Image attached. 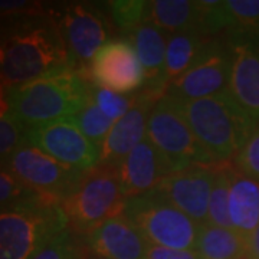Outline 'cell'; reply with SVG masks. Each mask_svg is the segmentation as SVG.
Instances as JSON below:
<instances>
[{"mask_svg": "<svg viewBox=\"0 0 259 259\" xmlns=\"http://www.w3.org/2000/svg\"><path fill=\"white\" fill-rule=\"evenodd\" d=\"M72 68L58 23L29 18L0 39V82L13 88Z\"/></svg>", "mask_w": 259, "mask_h": 259, "instance_id": "cell-1", "label": "cell"}, {"mask_svg": "<svg viewBox=\"0 0 259 259\" xmlns=\"http://www.w3.org/2000/svg\"><path fill=\"white\" fill-rule=\"evenodd\" d=\"M9 114L26 130L75 117L91 100V83L72 68L6 90Z\"/></svg>", "mask_w": 259, "mask_h": 259, "instance_id": "cell-2", "label": "cell"}, {"mask_svg": "<svg viewBox=\"0 0 259 259\" xmlns=\"http://www.w3.org/2000/svg\"><path fill=\"white\" fill-rule=\"evenodd\" d=\"M180 107L194 139L213 166L235 157L258 127L228 90L207 98L180 101Z\"/></svg>", "mask_w": 259, "mask_h": 259, "instance_id": "cell-3", "label": "cell"}, {"mask_svg": "<svg viewBox=\"0 0 259 259\" xmlns=\"http://www.w3.org/2000/svg\"><path fill=\"white\" fill-rule=\"evenodd\" d=\"M68 225L62 204L45 196L2 209L0 259H30Z\"/></svg>", "mask_w": 259, "mask_h": 259, "instance_id": "cell-4", "label": "cell"}, {"mask_svg": "<svg viewBox=\"0 0 259 259\" xmlns=\"http://www.w3.org/2000/svg\"><path fill=\"white\" fill-rule=\"evenodd\" d=\"M121 213L136 225L150 245L196 250L203 225L156 196L146 193L125 199Z\"/></svg>", "mask_w": 259, "mask_h": 259, "instance_id": "cell-5", "label": "cell"}, {"mask_svg": "<svg viewBox=\"0 0 259 259\" xmlns=\"http://www.w3.org/2000/svg\"><path fill=\"white\" fill-rule=\"evenodd\" d=\"M146 137L163 156L171 173L192 166H213L194 139L180 101L167 94L150 112Z\"/></svg>", "mask_w": 259, "mask_h": 259, "instance_id": "cell-6", "label": "cell"}, {"mask_svg": "<svg viewBox=\"0 0 259 259\" xmlns=\"http://www.w3.org/2000/svg\"><path fill=\"white\" fill-rule=\"evenodd\" d=\"M124 202L117 167L98 164L85 173L62 207L75 232L83 235L107 219L121 214Z\"/></svg>", "mask_w": 259, "mask_h": 259, "instance_id": "cell-7", "label": "cell"}, {"mask_svg": "<svg viewBox=\"0 0 259 259\" xmlns=\"http://www.w3.org/2000/svg\"><path fill=\"white\" fill-rule=\"evenodd\" d=\"M5 166L29 189L61 204L74 193L87 173L61 164L28 140L6 160Z\"/></svg>", "mask_w": 259, "mask_h": 259, "instance_id": "cell-8", "label": "cell"}, {"mask_svg": "<svg viewBox=\"0 0 259 259\" xmlns=\"http://www.w3.org/2000/svg\"><path fill=\"white\" fill-rule=\"evenodd\" d=\"M232 49L228 39H207L193 65L167 87L166 94L179 101L207 98L228 90Z\"/></svg>", "mask_w": 259, "mask_h": 259, "instance_id": "cell-9", "label": "cell"}, {"mask_svg": "<svg viewBox=\"0 0 259 259\" xmlns=\"http://www.w3.org/2000/svg\"><path fill=\"white\" fill-rule=\"evenodd\" d=\"M56 23L72 69L83 75L95 54L110 40L108 20L93 3H71L58 16Z\"/></svg>", "mask_w": 259, "mask_h": 259, "instance_id": "cell-10", "label": "cell"}, {"mask_svg": "<svg viewBox=\"0 0 259 259\" xmlns=\"http://www.w3.org/2000/svg\"><path fill=\"white\" fill-rule=\"evenodd\" d=\"M26 140L61 164L82 171L93 170L101 160V148L85 137L72 117L30 127Z\"/></svg>", "mask_w": 259, "mask_h": 259, "instance_id": "cell-11", "label": "cell"}, {"mask_svg": "<svg viewBox=\"0 0 259 259\" xmlns=\"http://www.w3.org/2000/svg\"><path fill=\"white\" fill-rule=\"evenodd\" d=\"M83 78L94 87L118 94L144 88L146 76L136 49L127 37H112L95 54Z\"/></svg>", "mask_w": 259, "mask_h": 259, "instance_id": "cell-12", "label": "cell"}, {"mask_svg": "<svg viewBox=\"0 0 259 259\" xmlns=\"http://www.w3.org/2000/svg\"><path fill=\"white\" fill-rule=\"evenodd\" d=\"M216 168L192 166L164 177L150 194L177 207L199 225H207L209 199Z\"/></svg>", "mask_w": 259, "mask_h": 259, "instance_id": "cell-13", "label": "cell"}, {"mask_svg": "<svg viewBox=\"0 0 259 259\" xmlns=\"http://www.w3.org/2000/svg\"><path fill=\"white\" fill-rule=\"evenodd\" d=\"M232 69L228 91L259 125V37L228 35Z\"/></svg>", "mask_w": 259, "mask_h": 259, "instance_id": "cell-14", "label": "cell"}, {"mask_svg": "<svg viewBox=\"0 0 259 259\" xmlns=\"http://www.w3.org/2000/svg\"><path fill=\"white\" fill-rule=\"evenodd\" d=\"M160 98L161 97L146 90L133 95L131 108L122 118L114 122L102 144L100 164L118 168L131 150L146 139L150 112Z\"/></svg>", "mask_w": 259, "mask_h": 259, "instance_id": "cell-15", "label": "cell"}, {"mask_svg": "<svg viewBox=\"0 0 259 259\" xmlns=\"http://www.w3.org/2000/svg\"><path fill=\"white\" fill-rule=\"evenodd\" d=\"M90 253L107 259H144L148 243L122 213L81 235Z\"/></svg>", "mask_w": 259, "mask_h": 259, "instance_id": "cell-16", "label": "cell"}, {"mask_svg": "<svg viewBox=\"0 0 259 259\" xmlns=\"http://www.w3.org/2000/svg\"><path fill=\"white\" fill-rule=\"evenodd\" d=\"M117 170L125 199L151 192L164 177L171 175L163 156L147 137L131 150Z\"/></svg>", "mask_w": 259, "mask_h": 259, "instance_id": "cell-17", "label": "cell"}, {"mask_svg": "<svg viewBox=\"0 0 259 259\" xmlns=\"http://www.w3.org/2000/svg\"><path fill=\"white\" fill-rule=\"evenodd\" d=\"M136 49L140 62L144 69L146 91L163 97L166 94L167 83L164 79V64L168 33L156 26L153 22H144L136 29L124 33Z\"/></svg>", "mask_w": 259, "mask_h": 259, "instance_id": "cell-18", "label": "cell"}, {"mask_svg": "<svg viewBox=\"0 0 259 259\" xmlns=\"http://www.w3.org/2000/svg\"><path fill=\"white\" fill-rule=\"evenodd\" d=\"M229 219L245 239L259 225V182L229 167Z\"/></svg>", "mask_w": 259, "mask_h": 259, "instance_id": "cell-19", "label": "cell"}, {"mask_svg": "<svg viewBox=\"0 0 259 259\" xmlns=\"http://www.w3.org/2000/svg\"><path fill=\"white\" fill-rule=\"evenodd\" d=\"M148 20L168 35L196 32V2L153 0L148 2Z\"/></svg>", "mask_w": 259, "mask_h": 259, "instance_id": "cell-20", "label": "cell"}, {"mask_svg": "<svg viewBox=\"0 0 259 259\" xmlns=\"http://www.w3.org/2000/svg\"><path fill=\"white\" fill-rule=\"evenodd\" d=\"M196 252L202 259H238L246 253V239L229 228L203 225Z\"/></svg>", "mask_w": 259, "mask_h": 259, "instance_id": "cell-21", "label": "cell"}, {"mask_svg": "<svg viewBox=\"0 0 259 259\" xmlns=\"http://www.w3.org/2000/svg\"><path fill=\"white\" fill-rule=\"evenodd\" d=\"M206 40L207 39L197 32L168 35L164 64V79L167 87L193 65Z\"/></svg>", "mask_w": 259, "mask_h": 259, "instance_id": "cell-22", "label": "cell"}, {"mask_svg": "<svg viewBox=\"0 0 259 259\" xmlns=\"http://www.w3.org/2000/svg\"><path fill=\"white\" fill-rule=\"evenodd\" d=\"M197 22L196 32L206 39L216 36L226 30L228 33L233 29V19L226 2L221 0H197L196 2Z\"/></svg>", "mask_w": 259, "mask_h": 259, "instance_id": "cell-23", "label": "cell"}, {"mask_svg": "<svg viewBox=\"0 0 259 259\" xmlns=\"http://www.w3.org/2000/svg\"><path fill=\"white\" fill-rule=\"evenodd\" d=\"M87 249L81 235L76 236L69 228L58 233L47 242L30 259H88Z\"/></svg>", "mask_w": 259, "mask_h": 259, "instance_id": "cell-24", "label": "cell"}, {"mask_svg": "<svg viewBox=\"0 0 259 259\" xmlns=\"http://www.w3.org/2000/svg\"><path fill=\"white\" fill-rule=\"evenodd\" d=\"M207 223L232 229L229 219V167H218L209 199Z\"/></svg>", "mask_w": 259, "mask_h": 259, "instance_id": "cell-25", "label": "cell"}, {"mask_svg": "<svg viewBox=\"0 0 259 259\" xmlns=\"http://www.w3.org/2000/svg\"><path fill=\"white\" fill-rule=\"evenodd\" d=\"M76 125L85 134V137L94 143L97 147H102L108 133L111 131L115 121L110 120L104 112L95 105L93 98L75 117H72Z\"/></svg>", "mask_w": 259, "mask_h": 259, "instance_id": "cell-26", "label": "cell"}, {"mask_svg": "<svg viewBox=\"0 0 259 259\" xmlns=\"http://www.w3.org/2000/svg\"><path fill=\"white\" fill-rule=\"evenodd\" d=\"M233 19V29L228 35L259 37V0H226Z\"/></svg>", "mask_w": 259, "mask_h": 259, "instance_id": "cell-27", "label": "cell"}, {"mask_svg": "<svg viewBox=\"0 0 259 259\" xmlns=\"http://www.w3.org/2000/svg\"><path fill=\"white\" fill-rule=\"evenodd\" d=\"M108 9L115 26L127 33L148 20V2L144 0H112Z\"/></svg>", "mask_w": 259, "mask_h": 259, "instance_id": "cell-28", "label": "cell"}, {"mask_svg": "<svg viewBox=\"0 0 259 259\" xmlns=\"http://www.w3.org/2000/svg\"><path fill=\"white\" fill-rule=\"evenodd\" d=\"M133 95L125 97L122 94L114 93V91H110V90L91 85V98H93V101L112 121H118L128 112L131 105H133Z\"/></svg>", "mask_w": 259, "mask_h": 259, "instance_id": "cell-29", "label": "cell"}, {"mask_svg": "<svg viewBox=\"0 0 259 259\" xmlns=\"http://www.w3.org/2000/svg\"><path fill=\"white\" fill-rule=\"evenodd\" d=\"M26 141V127L22 125L13 115L0 118V161L6 160Z\"/></svg>", "mask_w": 259, "mask_h": 259, "instance_id": "cell-30", "label": "cell"}, {"mask_svg": "<svg viewBox=\"0 0 259 259\" xmlns=\"http://www.w3.org/2000/svg\"><path fill=\"white\" fill-rule=\"evenodd\" d=\"M42 194L33 192L25 186L18 177L12 175L9 170L0 168V206H13L33 200Z\"/></svg>", "mask_w": 259, "mask_h": 259, "instance_id": "cell-31", "label": "cell"}, {"mask_svg": "<svg viewBox=\"0 0 259 259\" xmlns=\"http://www.w3.org/2000/svg\"><path fill=\"white\" fill-rule=\"evenodd\" d=\"M235 168L259 182V125L235 156Z\"/></svg>", "mask_w": 259, "mask_h": 259, "instance_id": "cell-32", "label": "cell"}, {"mask_svg": "<svg viewBox=\"0 0 259 259\" xmlns=\"http://www.w3.org/2000/svg\"><path fill=\"white\" fill-rule=\"evenodd\" d=\"M144 259H202L196 250L171 249L164 246L148 245L147 253Z\"/></svg>", "mask_w": 259, "mask_h": 259, "instance_id": "cell-33", "label": "cell"}, {"mask_svg": "<svg viewBox=\"0 0 259 259\" xmlns=\"http://www.w3.org/2000/svg\"><path fill=\"white\" fill-rule=\"evenodd\" d=\"M40 6H35V3H30L26 0H0V12L5 13H28L32 15Z\"/></svg>", "mask_w": 259, "mask_h": 259, "instance_id": "cell-34", "label": "cell"}, {"mask_svg": "<svg viewBox=\"0 0 259 259\" xmlns=\"http://www.w3.org/2000/svg\"><path fill=\"white\" fill-rule=\"evenodd\" d=\"M246 253L252 259H259V225L246 239Z\"/></svg>", "mask_w": 259, "mask_h": 259, "instance_id": "cell-35", "label": "cell"}, {"mask_svg": "<svg viewBox=\"0 0 259 259\" xmlns=\"http://www.w3.org/2000/svg\"><path fill=\"white\" fill-rule=\"evenodd\" d=\"M9 114V102H8V95L5 91V85L0 82V118Z\"/></svg>", "mask_w": 259, "mask_h": 259, "instance_id": "cell-36", "label": "cell"}, {"mask_svg": "<svg viewBox=\"0 0 259 259\" xmlns=\"http://www.w3.org/2000/svg\"><path fill=\"white\" fill-rule=\"evenodd\" d=\"M88 259H107V258H102V256H98V255H93V253H90Z\"/></svg>", "mask_w": 259, "mask_h": 259, "instance_id": "cell-37", "label": "cell"}, {"mask_svg": "<svg viewBox=\"0 0 259 259\" xmlns=\"http://www.w3.org/2000/svg\"><path fill=\"white\" fill-rule=\"evenodd\" d=\"M238 259H252V258H250L248 253H245V255H242V256H239V258H238Z\"/></svg>", "mask_w": 259, "mask_h": 259, "instance_id": "cell-38", "label": "cell"}]
</instances>
